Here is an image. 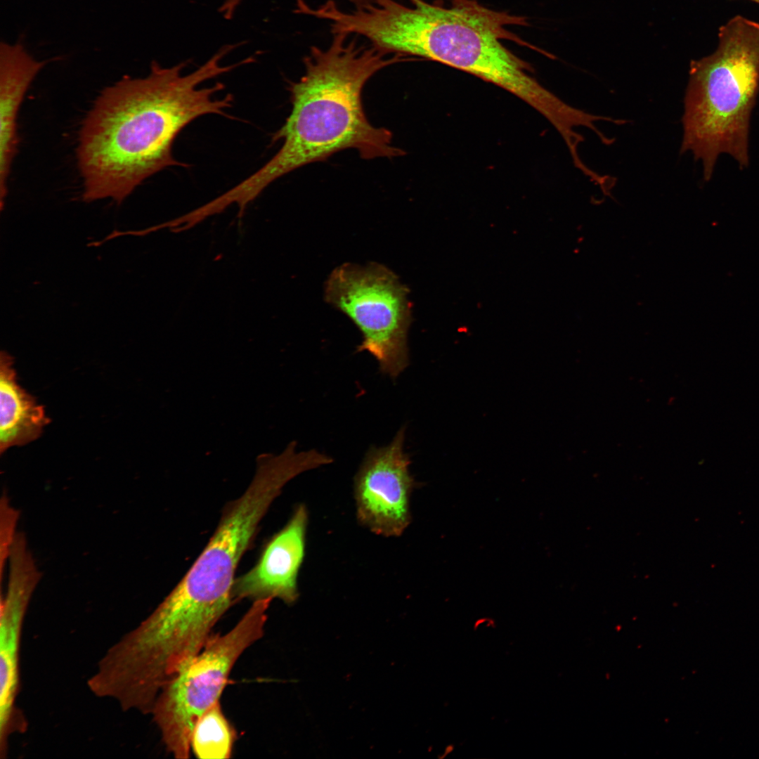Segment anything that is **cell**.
Wrapping results in <instances>:
<instances>
[{"instance_id":"6da1fadb","label":"cell","mask_w":759,"mask_h":759,"mask_svg":"<svg viewBox=\"0 0 759 759\" xmlns=\"http://www.w3.org/2000/svg\"><path fill=\"white\" fill-rule=\"evenodd\" d=\"M237 44L222 47L188 74V62L163 67L151 63L145 77L125 76L103 89L79 133L77 158L83 181V200L111 198L121 204L145 179L172 166V146L179 134L206 115H226L233 98L219 97L225 88L204 82L249 64L248 58L223 65Z\"/></svg>"},{"instance_id":"7a4b0ae2","label":"cell","mask_w":759,"mask_h":759,"mask_svg":"<svg viewBox=\"0 0 759 759\" xmlns=\"http://www.w3.org/2000/svg\"><path fill=\"white\" fill-rule=\"evenodd\" d=\"M332 34L326 48H311L304 59V74L289 84L291 111L271 139L281 141L280 149L233 187L244 204L284 175L343 150L355 149L365 160L404 154L393 144L389 130L368 121L362 103L366 82L404 59L398 54L387 56L372 45L360 46L348 34Z\"/></svg>"},{"instance_id":"3957f363","label":"cell","mask_w":759,"mask_h":759,"mask_svg":"<svg viewBox=\"0 0 759 759\" xmlns=\"http://www.w3.org/2000/svg\"><path fill=\"white\" fill-rule=\"evenodd\" d=\"M406 6L396 0L341 9L339 32L365 37L387 54L420 56L465 71L515 95L550 124L566 115L568 104L545 88L528 66L500 42H524L506 25H524V18L488 9L473 0H451L443 7L422 0Z\"/></svg>"},{"instance_id":"277c9868","label":"cell","mask_w":759,"mask_h":759,"mask_svg":"<svg viewBox=\"0 0 759 759\" xmlns=\"http://www.w3.org/2000/svg\"><path fill=\"white\" fill-rule=\"evenodd\" d=\"M719 44L690 63L682 117L680 153L690 152L710 181L720 155L741 169L749 164V130L759 91V23L735 16L722 26Z\"/></svg>"},{"instance_id":"5b68a950","label":"cell","mask_w":759,"mask_h":759,"mask_svg":"<svg viewBox=\"0 0 759 759\" xmlns=\"http://www.w3.org/2000/svg\"><path fill=\"white\" fill-rule=\"evenodd\" d=\"M295 476L286 462L261 465L244 493L224 507L209 542L167 597L219 621L234 603L232 590L241 558L270 506Z\"/></svg>"},{"instance_id":"8992f818","label":"cell","mask_w":759,"mask_h":759,"mask_svg":"<svg viewBox=\"0 0 759 759\" xmlns=\"http://www.w3.org/2000/svg\"><path fill=\"white\" fill-rule=\"evenodd\" d=\"M271 601H253L231 630L211 635L201 651L161 689L150 713L167 751L176 758H189L196 722L219 701L240 655L263 637Z\"/></svg>"},{"instance_id":"52a82bcc","label":"cell","mask_w":759,"mask_h":759,"mask_svg":"<svg viewBox=\"0 0 759 759\" xmlns=\"http://www.w3.org/2000/svg\"><path fill=\"white\" fill-rule=\"evenodd\" d=\"M408 291L384 266L342 264L325 288L327 303L347 315L361 332L358 351H366L392 379L409 364L407 335L411 323Z\"/></svg>"},{"instance_id":"ba28073f","label":"cell","mask_w":759,"mask_h":759,"mask_svg":"<svg viewBox=\"0 0 759 759\" xmlns=\"http://www.w3.org/2000/svg\"><path fill=\"white\" fill-rule=\"evenodd\" d=\"M406 427L382 447L372 446L353 481L358 523L375 535L401 536L411 522L410 497L417 483L404 450Z\"/></svg>"},{"instance_id":"9c48e42d","label":"cell","mask_w":759,"mask_h":759,"mask_svg":"<svg viewBox=\"0 0 759 759\" xmlns=\"http://www.w3.org/2000/svg\"><path fill=\"white\" fill-rule=\"evenodd\" d=\"M309 512L299 504L287 524L265 545L257 564L235 578L233 602L277 598L292 604L299 597L298 576L306 552Z\"/></svg>"},{"instance_id":"30bf717a","label":"cell","mask_w":759,"mask_h":759,"mask_svg":"<svg viewBox=\"0 0 759 759\" xmlns=\"http://www.w3.org/2000/svg\"><path fill=\"white\" fill-rule=\"evenodd\" d=\"M47 63L38 60L20 40L0 44V202L3 209L11 164L17 152L19 109L29 86Z\"/></svg>"},{"instance_id":"8fae6325","label":"cell","mask_w":759,"mask_h":759,"mask_svg":"<svg viewBox=\"0 0 759 759\" xmlns=\"http://www.w3.org/2000/svg\"><path fill=\"white\" fill-rule=\"evenodd\" d=\"M7 352L0 354V453L37 439L50 422L44 407L21 387Z\"/></svg>"},{"instance_id":"7c38bea8","label":"cell","mask_w":759,"mask_h":759,"mask_svg":"<svg viewBox=\"0 0 759 759\" xmlns=\"http://www.w3.org/2000/svg\"><path fill=\"white\" fill-rule=\"evenodd\" d=\"M235 739V732L218 701L196 722L190 738V749L198 758H229Z\"/></svg>"},{"instance_id":"4fadbf2b","label":"cell","mask_w":759,"mask_h":759,"mask_svg":"<svg viewBox=\"0 0 759 759\" xmlns=\"http://www.w3.org/2000/svg\"><path fill=\"white\" fill-rule=\"evenodd\" d=\"M1 568L6 559H8L10 550L17 533L16 524L19 512L13 507L7 495H3L1 499Z\"/></svg>"},{"instance_id":"5bb4252c","label":"cell","mask_w":759,"mask_h":759,"mask_svg":"<svg viewBox=\"0 0 759 759\" xmlns=\"http://www.w3.org/2000/svg\"><path fill=\"white\" fill-rule=\"evenodd\" d=\"M349 1H350L351 2L354 4L356 6H363V5L374 3L377 0H349ZM409 1H410V0H409Z\"/></svg>"},{"instance_id":"9a60e30c","label":"cell","mask_w":759,"mask_h":759,"mask_svg":"<svg viewBox=\"0 0 759 759\" xmlns=\"http://www.w3.org/2000/svg\"><path fill=\"white\" fill-rule=\"evenodd\" d=\"M751 1H755V2L758 3V4H759V0H751Z\"/></svg>"}]
</instances>
